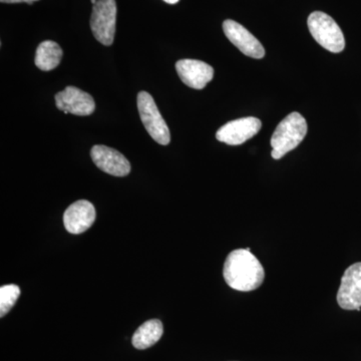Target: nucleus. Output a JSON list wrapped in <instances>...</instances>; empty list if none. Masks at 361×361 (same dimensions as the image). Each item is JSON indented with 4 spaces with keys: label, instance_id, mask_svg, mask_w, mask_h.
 Instances as JSON below:
<instances>
[{
    "label": "nucleus",
    "instance_id": "obj_1",
    "mask_svg": "<svg viewBox=\"0 0 361 361\" xmlns=\"http://www.w3.org/2000/svg\"><path fill=\"white\" fill-rule=\"evenodd\" d=\"M226 283L241 292L256 290L262 285L265 271L250 248L236 249L227 256L223 268Z\"/></svg>",
    "mask_w": 361,
    "mask_h": 361
},
{
    "label": "nucleus",
    "instance_id": "obj_2",
    "mask_svg": "<svg viewBox=\"0 0 361 361\" xmlns=\"http://www.w3.org/2000/svg\"><path fill=\"white\" fill-rule=\"evenodd\" d=\"M307 123L305 118L297 111L286 116L277 126L271 137L272 153L274 160H280L292 149L297 148L307 134Z\"/></svg>",
    "mask_w": 361,
    "mask_h": 361
},
{
    "label": "nucleus",
    "instance_id": "obj_3",
    "mask_svg": "<svg viewBox=\"0 0 361 361\" xmlns=\"http://www.w3.org/2000/svg\"><path fill=\"white\" fill-rule=\"evenodd\" d=\"M308 28L313 39L323 49L338 54L345 47V39L341 28L329 14L314 11L307 20Z\"/></svg>",
    "mask_w": 361,
    "mask_h": 361
},
{
    "label": "nucleus",
    "instance_id": "obj_4",
    "mask_svg": "<svg viewBox=\"0 0 361 361\" xmlns=\"http://www.w3.org/2000/svg\"><path fill=\"white\" fill-rule=\"evenodd\" d=\"M137 110L149 135L161 146L170 144V130L149 92H141L137 94Z\"/></svg>",
    "mask_w": 361,
    "mask_h": 361
},
{
    "label": "nucleus",
    "instance_id": "obj_5",
    "mask_svg": "<svg viewBox=\"0 0 361 361\" xmlns=\"http://www.w3.org/2000/svg\"><path fill=\"white\" fill-rule=\"evenodd\" d=\"M116 11V0H97L92 7L90 28L97 42L106 47L115 39Z\"/></svg>",
    "mask_w": 361,
    "mask_h": 361
},
{
    "label": "nucleus",
    "instance_id": "obj_6",
    "mask_svg": "<svg viewBox=\"0 0 361 361\" xmlns=\"http://www.w3.org/2000/svg\"><path fill=\"white\" fill-rule=\"evenodd\" d=\"M337 302L344 310H361V262L349 266L344 272Z\"/></svg>",
    "mask_w": 361,
    "mask_h": 361
},
{
    "label": "nucleus",
    "instance_id": "obj_7",
    "mask_svg": "<svg viewBox=\"0 0 361 361\" xmlns=\"http://www.w3.org/2000/svg\"><path fill=\"white\" fill-rule=\"evenodd\" d=\"M261 128L262 123L257 118H238L222 126L216 133V137L230 146H239L257 135Z\"/></svg>",
    "mask_w": 361,
    "mask_h": 361
},
{
    "label": "nucleus",
    "instance_id": "obj_8",
    "mask_svg": "<svg viewBox=\"0 0 361 361\" xmlns=\"http://www.w3.org/2000/svg\"><path fill=\"white\" fill-rule=\"evenodd\" d=\"M223 30L227 39L235 47H238L242 54L253 59H263L265 49L261 42L243 25L232 20H227L223 23Z\"/></svg>",
    "mask_w": 361,
    "mask_h": 361
},
{
    "label": "nucleus",
    "instance_id": "obj_9",
    "mask_svg": "<svg viewBox=\"0 0 361 361\" xmlns=\"http://www.w3.org/2000/svg\"><path fill=\"white\" fill-rule=\"evenodd\" d=\"M59 111L75 116H90L96 110L94 99L87 92L75 87H66L54 97Z\"/></svg>",
    "mask_w": 361,
    "mask_h": 361
},
{
    "label": "nucleus",
    "instance_id": "obj_10",
    "mask_svg": "<svg viewBox=\"0 0 361 361\" xmlns=\"http://www.w3.org/2000/svg\"><path fill=\"white\" fill-rule=\"evenodd\" d=\"M92 161L103 172L116 177H125L130 172V164L123 154L110 147L97 145L90 152Z\"/></svg>",
    "mask_w": 361,
    "mask_h": 361
},
{
    "label": "nucleus",
    "instance_id": "obj_11",
    "mask_svg": "<svg viewBox=\"0 0 361 361\" xmlns=\"http://www.w3.org/2000/svg\"><path fill=\"white\" fill-rule=\"evenodd\" d=\"M176 71L180 80L195 90H203L214 78L212 66L197 59H180L176 63Z\"/></svg>",
    "mask_w": 361,
    "mask_h": 361
},
{
    "label": "nucleus",
    "instance_id": "obj_12",
    "mask_svg": "<svg viewBox=\"0 0 361 361\" xmlns=\"http://www.w3.org/2000/svg\"><path fill=\"white\" fill-rule=\"evenodd\" d=\"M96 220V210L90 202L80 200L71 204L63 214V224L71 234L87 231Z\"/></svg>",
    "mask_w": 361,
    "mask_h": 361
},
{
    "label": "nucleus",
    "instance_id": "obj_13",
    "mask_svg": "<svg viewBox=\"0 0 361 361\" xmlns=\"http://www.w3.org/2000/svg\"><path fill=\"white\" fill-rule=\"evenodd\" d=\"M63 49L52 40H45L35 52V66L42 71H49L58 68L63 59Z\"/></svg>",
    "mask_w": 361,
    "mask_h": 361
},
{
    "label": "nucleus",
    "instance_id": "obj_14",
    "mask_svg": "<svg viewBox=\"0 0 361 361\" xmlns=\"http://www.w3.org/2000/svg\"><path fill=\"white\" fill-rule=\"evenodd\" d=\"M163 323L158 319L148 320L133 336L132 343L137 349H147L160 341L163 336Z\"/></svg>",
    "mask_w": 361,
    "mask_h": 361
},
{
    "label": "nucleus",
    "instance_id": "obj_15",
    "mask_svg": "<svg viewBox=\"0 0 361 361\" xmlns=\"http://www.w3.org/2000/svg\"><path fill=\"white\" fill-rule=\"evenodd\" d=\"M20 295V288L18 285H4L0 288V316L4 317L13 307Z\"/></svg>",
    "mask_w": 361,
    "mask_h": 361
},
{
    "label": "nucleus",
    "instance_id": "obj_16",
    "mask_svg": "<svg viewBox=\"0 0 361 361\" xmlns=\"http://www.w3.org/2000/svg\"><path fill=\"white\" fill-rule=\"evenodd\" d=\"M2 4H21V2H25V4H32L33 2L39 1V0H0Z\"/></svg>",
    "mask_w": 361,
    "mask_h": 361
},
{
    "label": "nucleus",
    "instance_id": "obj_17",
    "mask_svg": "<svg viewBox=\"0 0 361 361\" xmlns=\"http://www.w3.org/2000/svg\"><path fill=\"white\" fill-rule=\"evenodd\" d=\"M164 1L167 2L169 4H176L180 1V0H164Z\"/></svg>",
    "mask_w": 361,
    "mask_h": 361
},
{
    "label": "nucleus",
    "instance_id": "obj_18",
    "mask_svg": "<svg viewBox=\"0 0 361 361\" xmlns=\"http://www.w3.org/2000/svg\"><path fill=\"white\" fill-rule=\"evenodd\" d=\"M90 1H92V4H96L97 2V0H90Z\"/></svg>",
    "mask_w": 361,
    "mask_h": 361
}]
</instances>
